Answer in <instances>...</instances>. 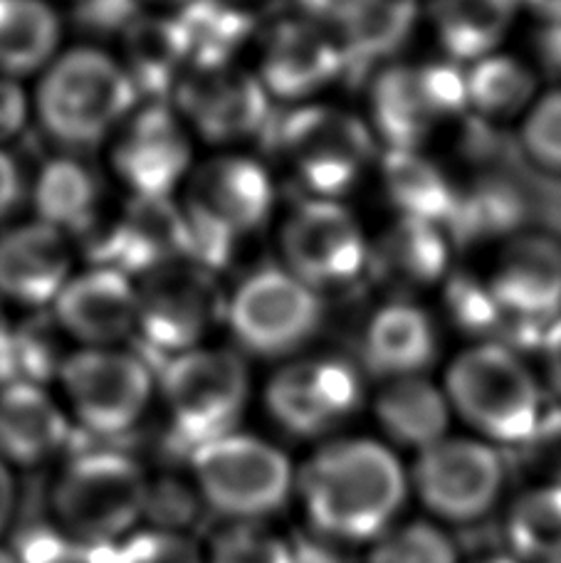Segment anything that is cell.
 Segmentation results:
<instances>
[{
  "label": "cell",
  "mask_w": 561,
  "mask_h": 563,
  "mask_svg": "<svg viewBox=\"0 0 561 563\" xmlns=\"http://www.w3.org/2000/svg\"><path fill=\"white\" fill-rule=\"evenodd\" d=\"M69 267L67 238L40 220L0 233V297L43 307L63 291Z\"/></svg>",
  "instance_id": "7402d4cb"
},
{
  "label": "cell",
  "mask_w": 561,
  "mask_h": 563,
  "mask_svg": "<svg viewBox=\"0 0 561 563\" xmlns=\"http://www.w3.org/2000/svg\"><path fill=\"white\" fill-rule=\"evenodd\" d=\"M448 309L460 327L485 341L505 339V317L487 282L453 277L448 285Z\"/></svg>",
  "instance_id": "74e56055"
},
{
  "label": "cell",
  "mask_w": 561,
  "mask_h": 563,
  "mask_svg": "<svg viewBox=\"0 0 561 563\" xmlns=\"http://www.w3.org/2000/svg\"><path fill=\"white\" fill-rule=\"evenodd\" d=\"M283 255L289 273L319 291L356 282L372 250L352 210L332 198H309L285 220Z\"/></svg>",
  "instance_id": "9a60e30c"
},
{
  "label": "cell",
  "mask_w": 561,
  "mask_h": 563,
  "mask_svg": "<svg viewBox=\"0 0 561 563\" xmlns=\"http://www.w3.org/2000/svg\"><path fill=\"white\" fill-rule=\"evenodd\" d=\"M378 0H295L302 18L322 27L346 30L362 20Z\"/></svg>",
  "instance_id": "bcb514c9"
},
{
  "label": "cell",
  "mask_w": 561,
  "mask_h": 563,
  "mask_svg": "<svg viewBox=\"0 0 561 563\" xmlns=\"http://www.w3.org/2000/svg\"><path fill=\"white\" fill-rule=\"evenodd\" d=\"M376 420L391 442L424 452L448 438L450 404L446 390L426 376L386 380L376 396Z\"/></svg>",
  "instance_id": "484cf974"
},
{
  "label": "cell",
  "mask_w": 561,
  "mask_h": 563,
  "mask_svg": "<svg viewBox=\"0 0 561 563\" xmlns=\"http://www.w3.org/2000/svg\"><path fill=\"white\" fill-rule=\"evenodd\" d=\"M381 174L388 200L400 210V218L436 225L453 218L460 196L458 188L450 184L443 168L418 148H388Z\"/></svg>",
  "instance_id": "f546056e"
},
{
  "label": "cell",
  "mask_w": 561,
  "mask_h": 563,
  "mask_svg": "<svg viewBox=\"0 0 561 563\" xmlns=\"http://www.w3.org/2000/svg\"><path fill=\"white\" fill-rule=\"evenodd\" d=\"M517 8V0H430L428 18L450 63L475 65L503 45Z\"/></svg>",
  "instance_id": "4316f807"
},
{
  "label": "cell",
  "mask_w": 561,
  "mask_h": 563,
  "mask_svg": "<svg viewBox=\"0 0 561 563\" xmlns=\"http://www.w3.org/2000/svg\"><path fill=\"white\" fill-rule=\"evenodd\" d=\"M208 563H293V544L255 521H235L213 539Z\"/></svg>",
  "instance_id": "f35d334b"
},
{
  "label": "cell",
  "mask_w": 561,
  "mask_h": 563,
  "mask_svg": "<svg viewBox=\"0 0 561 563\" xmlns=\"http://www.w3.org/2000/svg\"><path fill=\"white\" fill-rule=\"evenodd\" d=\"M468 107L495 122L529 112L535 104L537 79L525 63L507 55H490L465 73Z\"/></svg>",
  "instance_id": "836d02e7"
},
{
  "label": "cell",
  "mask_w": 561,
  "mask_h": 563,
  "mask_svg": "<svg viewBox=\"0 0 561 563\" xmlns=\"http://www.w3.org/2000/svg\"><path fill=\"white\" fill-rule=\"evenodd\" d=\"M275 151L309 196L337 200L374 164L376 136L344 109L305 104L277 122Z\"/></svg>",
  "instance_id": "8992f818"
},
{
  "label": "cell",
  "mask_w": 561,
  "mask_h": 563,
  "mask_svg": "<svg viewBox=\"0 0 561 563\" xmlns=\"http://www.w3.org/2000/svg\"><path fill=\"white\" fill-rule=\"evenodd\" d=\"M20 563H112V547H87L63 531L33 527L20 537Z\"/></svg>",
  "instance_id": "7bdbcfd3"
},
{
  "label": "cell",
  "mask_w": 561,
  "mask_h": 563,
  "mask_svg": "<svg viewBox=\"0 0 561 563\" xmlns=\"http://www.w3.org/2000/svg\"><path fill=\"white\" fill-rule=\"evenodd\" d=\"M505 541L522 563H561V485L522 492L507 511Z\"/></svg>",
  "instance_id": "d6a6232c"
},
{
  "label": "cell",
  "mask_w": 561,
  "mask_h": 563,
  "mask_svg": "<svg viewBox=\"0 0 561 563\" xmlns=\"http://www.w3.org/2000/svg\"><path fill=\"white\" fill-rule=\"evenodd\" d=\"M148 479L117 450L79 452L59 472L53 489L57 527L87 547H117L144 517Z\"/></svg>",
  "instance_id": "5b68a950"
},
{
  "label": "cell",
  "mask_w": 561,
  "mask_h": 563,
  "mask_svg": "<svg viewBox=\"0 0 561 563\" xmlns=\"http://www.w3.org/2000/svg\"><path fill=\"white\" fill-rule=\"evenodd\" d=\"M0 563H20V559L13 554V551L0 549Z\"/></svg>",
  "instance_id": "680465c9"
},
{
  "label": "cell",
  "mask_w": 561,
  "mask_h": 563,
  "mask_svg": "<svg viewBox=\"0 0 561 563\" xmlns=\"http://www.w3.org/2000/svg\"><path fill=\"white\" fill-rule=\"evenodd\" d=\"M127 75L136 95L162 102L188 73V53L176 18L136 15L124 30Z\"/></svg>",
  "instance_id": "83f0119b"
},
{
  "label": "cell",
  "mask_w": 561,
  "mask_h": 563,
  "mask_svg": "<svg viewBox=\"0 0 561 563\" xmlns=\"http://www.w3.org/2000/svg\"><path fill=\"white\" fill-rule=\"evenodd\" d=\"M539 49H542L547 67L561 75V20H557V23H547L542 40H539Z\"/></svg>",
  "instance_id": "f5cc1de1"
},
{
  "label": "cell",
  "mask_w": 561,
  "mask_h": 563,
  "mask_svg": "<svg viewBox=\"0 0 561 563\" xmlns=\"http://www.w3.org/2000/svg\"><path fill=\"white\" fill-rule=\"evenodd\" d=\"M378 277L398 291H418L446 275L448 243L436 223L414 218H398L396 225L378 240L374 255Z\"/></svg>",
  "instance_id": "f1b7e54d"
},
{
  "label": "cell",
  "mask_w": 561,
  "mask_h": 563,
  "mask_svg": "<svg viewBox=\"0 0 561 563\" xmlns=\"http://www.w3.org/2000/svg\"><path fill=\"white\" fill-rule=\"evenodd\" d=\"M410 485L436 519L473 525L503 497L507 470L495 445L480 438H443L418 452Z\"/></svg>",
  "instance_id": "7c38bea8"
},
{
  "label": "cell",
  "mask_w": 561,
  "mask_h": 563,
  "mask_svg": "<svg viewBox=\"0 0 561 563\" xmlns=\"http://www.w3.org/2000/svg\"><path fill=\"white\" fill-rule=\"evenodd\" d=\"M136 89L102 49L77 47L47 67L37 87V117L65 148H92L132 112Z\"/></svg>",
  "instance_id": "3957f363"
},
{
  "label": "cell",
  "mask_w": 561,
  "mask_h": 563,
  "mask_svg": "<svg viewBox=\"0 0 561 563\" xmlns=\"http://www.w3.org/2000/svg\"><path fill=\"white\" fill-rule=\"evenodd\" d=\"M13 509H15V485L6 467V462L0 460V534H3L6 527L10 525V519H13Z\"/></svg>",
  "instance_id": "db71d44e"
},
{
  "label": "cell",
  "mask_w": 561,
  "mask_h": 563,
  "mask_svg": "<svg viewBox=\"0 0 561 563\" xmlns=\"http://www.w3.org/2000/svg\"><path fill=\"white\" fill-rule=\"evenodd\" d=\"M198 489L182 485V479H156L148 482L144 517L152 519L154 529L184 531L198 517Z\"/></svg>",
  "instance_id": "ee69618b"
},
{
  "label": "cell",
  "mask_w": 561,
  "mask_h": 563,
  "mask_svg": "<svg viewBox=\"0 0 561 563\" xmlns=\"http://www.w3.org/2000/svg\"><path fill=\"white\" fill-rule=\"evenodd\" d=\"M519 141L537 168L561 174V87L535 99L525 114Z\"/></svg>",
  "instance_id": "ab89813d"
},
{
  "label": "cell",
  "mask_w": 561,
  "mask_h": 563,
  "mask_svg": "<svg viewBox=\"0 0 561 563\" xmlns=\"http://www.w3.org/2000/svg\"><path fill=\"white\" fill-rule=\"evenodd\" d=\"M364 366L384 380L424 376L438 354L433 319L414 301H388L364 331Z\"/></svg>",
  "instance_id": "603a6c76"
},
{
  "label": "cell",
  "mask_w": 561,
  "mask_h": 563,
  "mask_svg": "<svg viewBox=\"0 0 561 563\" xmlns=\"http://www.w3.org/2000/svg\"><path fill=\"white\" fill-rule=\"evenodd\" d=\"M20 198V176L15 161L6 151H0V220L15 208Z\"/></svg>",
  "instance_id": "f907efd6"
},
{
  "label": "cell",
  "mask_w": 561,
  "mask_h": 563,
  "mask_svg": "<svg viewBox=\"0 0 561 563\" xmlns=\"http://www.w3.org/2000/svg\"><path fill=\"white\" fill-rule=\"evenodd\" d=\"M366 563H458V551L443 529L410 521L381 537Z\"/></svg>",
  "instance_id": "8d00e7d4"
},
{
  "label": "cell",
  "mask_w": 561,
  "mask_h": 563,
  "mask_svg": "<svg viewBox=\"0 0 561 563\" xmlns=\"http://www.w3.org/2000/svg\"><path fill=\"white\" fill-rule=\"evenodd\" d=\"M194 148L184 124L164 102H152L129 119L112 148L119 180L134 196H168L190 168Z\"/></svg>",
  "instance_id": "d6986e66"
},
{
  "label": "cell",
  "mask_w": 561,
  "mask_h": 563,
  "mask_svg": "<svg viewBox=\"0 0 561 563\" xmlns=\"http://www.w3.org/2000/svg\"><path fill=\"white\" fill-rule=\"evenodd\" d=\"M517 220V200L499 186L480 188L470 196H458V206L448 223H458L465 238L499 235Z\"/></svg>",
  "instance_id": "60d3db41"
},
{
  "label": "cell",
  "mask_w": 561,
  "mask_h": 563,
  "mask_svg": "<svg viewBox=\"0 0 561 563\" xmlns=\"http://www.w3.org/2000/svg\"><path fill=\"white\" fill-rule=\"evenodd\" d=\"M65 358L57 354V339L45 321L10 329L0 344V384H33L40 386L53 374H59Z\"/></svg>",
  "instance_id": "d590c367"
},
{
  "label": "cell",
  "mask_w": 561,
  "mask_h": 563,
  "mask_svg": "<svg viewBox=\"0 0 561 563\" xmlns=\"http://www.w3.org/2000/svg\"><path fill=\"white\" fill-rule=\"evenodd\" d=\"M162 394L174 442L194 455L233 432L250 398V371L235 351L194 349L166 361Z\"/></svg>",
  "instance_id": "52a82bcc"
},
{
  "label": "cell",
  "mask_w": 561,
  "mask_h": 563,
  "mask_svg": "<svg viewBox=\"0 0 561 563\" xmlns=\"http://www.w3.org/2000/svg\"><path fill=\"white\" fill-rule=\"evenodd\" d=\"M322 314V301L312 287L289 269L263 267L230 297L226 321L248 354L283 358L317 334Z\"/></svg>",
  "instance_id": "30bf717a"
},
{
  "label": "cell",
  "mask_w": 561,
  "mask_h": 563,
  "mask_svg": "<svg viewBox=\"0 0 561 563\" xmlns=\"http://www.w3.org/2000/svg\"><path fill=\"white\" fill-rule=\"evenodd\" d=\"M8 331H10V324H8V319L3 314V307H0V344H3V339L8 336Z\"/></svg>",
  "instance_id": "6f0895ef"
},
{
  "label": "cell",
  "mask_w": 561,
  "mask_h": 563,
  "mask_svg": "<svg viewBox=\"0 0 561 563\" xmlns=\"http://www.w3.org/2000/svg\"><path fill=\"white\" fill-rule=\"evenodd\" d=\"M539 351H542V358H544L549 386H552L554 394L561 398V317L547 329L542 344H539Z\"/></svg>",
  "instance_id": "681fc988"
},
{
  "label": "cell",
  "mask_w": 561,
  "mask_h": 563,
  "mask_svg": "<svg viewBox=\"0 0 561 563\" xmlns=\"http://www.w3.org/2000/svg\"><path fill=\"white\" fill-rule=\"evenodd\" d=\"M293 563H342V559L319 541H295Z\"/></svg>",
  "instance_id": "816d5d0a"
},
{
  "label": "cell",
  "mask_w": 561,
  "mask_h": 563,
  "mask_svg": "<svg viewBox=\"0 0 561 563\" xmlns=\"http://www.w3.org/2000/svg\"><path fill=\"white\" fill-rule=\"evenodd\" d=\"M59 45V18L45 0H0V73L43 69Z\"/></svg>",
  "instance_id": "1f68e13d"
},
{
  "label": "cell",
  "mask_w": 561,
  "mask_h": 563,
  "mask_svg": "<svg viewBox=\"0 0 561 563\" xmlns=\"http://www.w3.org/2000/svg\"><path fill=\"white\" fill-rule=\"evenodd\" d=\"M188 253L186 216L168 196H134L114 223L99 230L92 240L97 267H112L127 277H146Z\"/></svg>",
  "instance_id": "ac0fdd59"
},
{
  "label": "cell",
  "mask_w": 561,
  "mask_h": 563,
  "mask_svg": "<svg viewBox=\"0 0 561 563\" xmlns=\"http://www.w3.org/2000/svg\"><path fill=\"white\" fill-rule=\"evenodd\" d=\"M275 188L263 164L248 156H216L188 176L184 216L190 235L188 257L216 269L238 240L265 225Z\"/></svg>",
  "instance_id": "277c9868"
},
{
  "label": "cell",
  "mask_w": 561,
  "mask_h": 563,
  "mask_svg": "<svg viewBox=\"0 0 561 563\" xmlns=\"http://www.w3.org/2000/svg\"><path fill=\"white\" fill-rule=\"evenodd\" d=\"M522 450L529 470L539 479L537 485H561V406L544 410L542 420Z\"/></svg>",
  "instance_id": "f6af8a7d"
},
{
  "label": "cell",
  "mask_w": 561,
  "mask_h": 563,
  "mask_svg": "<svg viewBox=\"0 0 561 563\" xmlns=\"http://www.w3.org/2000/svg\"><path fill=\"white\" fill-rule=\"evenodd\" d=\"M517 3L535 10V13L542 15L547 23H557V20H561V0H517Z\"/></svg>",
  "instance_id": "11a10c76"
},
{
  "label": "cell",
  "mask_w": 561,
  "mask_h": 563,
  "mask_svg": "<svg viewBox=\"0 0 561 563\" xmlns=\"http://www.w3.org/2000/svg\"><path fill=\"white\" fill-rule=\"evenodd\" d=\"M372 126L388 148H418L438 126L468 109L465 73L455 63H398L372 89Z\"/></svg>",
  "instance_id": "9c48e42d"
},
{
  "label": "cell",
  "mask_w": 561,
  "mask_h": 563,
  "mask_svg": "<svg viewBox=\"0 0 561 563\" xmlns=\"http://www.w3.org/2000/svg\"><path fill=\"white\" fill-rule=\"evenodd\" d=\"M136 18L132 0H85L82 23L97 30L127 27Z\"/></svg>",
  "instance_id": "c3c4849f"
},
{
  "label": "cell",
  "mask_w": 561,
  "mask_h": 563,
  "mask_svg": "<svg viewBox=\"0 0 561 563\" xmlns=\"http://www.w3.org/2000/svg\"><path fill=\"white\" fill-rule=\"evenodd\" d=\"M102 203V180L77 158L47 161L35 180V210L40 223L50 225L65 238L97 233Z\"/></svg>",
  "instance_id": "d4e9b609"
},
{
  "label": "cell",
  "mask_w": 561,
  "mask_h": 563,
  "mask_svg": "<svg viewBox=\"0 0 561 563\" xmlns=\"http://www.w3.org/2000/svg\"><path fill=\"white\" fill-rule=\"evenodd\" d=\"M174 97L196 132L213 144L245 141L270 122L267 89L257 75L235 65L188 69Z\"/></svg>",
  "instance_id": "e0dca14e"
},
{
  "label": "cell",
  "mask_w": 561,
  "mask_h": 563,
  "mask_svg": "<svg viewBox=\"0 0 561 563\" xmlns=\"http://www.w3.org/2000/svg\"><path fill=\"white\" fill-rule=\"evenodd\" d=\"M112 563H206L184 531L146 529L112 547Z\"/></svg>",
  "instance_id": "b9f144b4"
},
{
  "label": "cell",
  "mask_w": 561,
  "mask_h": 563,
  "mask_svg": "<svg viewBox=\"0 0 561 563\" xmlns=\"http://www.w3.org/2000/svg\"><path fill=\"white\" fill-rule=\"evenodd\" d=\"M297 487L319 534L329 541L364 544L394 529L410 477L384 442L344 438L327 442L305 462Z\"/></svg>",
  "instance_id": "6da1fadb"
},
{
  "label": "cell",
  "mask_w": 561,
  "mask_h": 563,
  "mask_svg": "<svg viewBox=\"0 0 561 563\" xmlns=\"http://www.w3.org/2000/svg\"><path fill=\"white\" fill-rule=\"evenodd\" d=\"M505 317V339L539 349L561 317V243L544 233L515 235L487 279Z\"/></svg>",
  "instance_id": "5bb4252c"
},
{
  "label": "cell",
  "mask_w": 561,
  "mask_h": 563,
  "mask_svg": "<svg viewBox=\"0 0 561 563\" xmlns=\"http://www.w3.org/2000/svg\"><path fill=\"white\" fill-rule=\"evenodd\" d=\"M139 289L112 267H95L67 282L55 299L57 327L89 349H107L136 329Z\"/></svg>",
  "instance_id": "44dd1931"
},
{
  "label": "cell",
  "mask_w": 561,
  "mask_h": 563,
  "mask_svg": "<svg viewBox=\"0 0 561 563\" xmlns=\"http://www.w3.org/2000/svg\"><path fill=\"white\" fill-rule=\"evenodd\" d=\"M450 410L490 445L522 448L544 416L542 390L513 346L480 341L446 371Z\"/></svg>",
  "instance_id": "7a4b0ae2"
},
{
  "label": "cell",
  "mask_w": 561,
  "mask_h": 563,
  "mask_svg": "<svg viewBox=\"0 0 561 563\" xmlns=\"http://www.w3.org/2000/svg\"><path fill=\"white\" fill-rule=\"evenodd\" d=\"M226 311L213 269L184 257L144 277L136 329L156 356L172 361L194 351L218 321H226Z\"/></svg>",
  "instance_id": "8fae6325"
},
{
  "label": "cell",
  "mask_w": 561,
  "mask_h": 563,
  "mask_svg": "<svg viewBox=\"0 0 561 563\" xmlns=\"http://www.w3.org/2000/svg\"><path fill=\"white\" fill-rule=\"evenodd\" d=\"M73 430L43 388L13 384L0 388V460L35 467L63 450Z\"/></svg>",
  "instance_id": "cb8c5ba5"
},
{
  "label": "cell",
  "mask_w": 561,
  "mask_h": 563,
  "mask_svg": "<svg viewBox=\"0 0 561 563\" xmlns=\"http://www.w3.org/2000/svg\"><path fill=\"white\" fill-rule=\"evenodd\" d=\"M364 400L354 364L337 356H309L287 364L270 378L265 406L295 438H322L352 418Z\"/></svg>",
  "instance_id": "2e32d148"
},
{
  "label": "cell",
  "mask_w": 561,
  "mask_h": 563,
  "mask_svg": "<svg viewBox=\"0 0 561 563\" xmlns=\"http://www.w3.org/2000/svg\"><path fill=\"white\" fill-rule=\"evenodd\" d=\"M59 380L77 420L97 438L132 430L146 413L154 388L144 358L114 349H82L65 356Z\"/></svg>",
  "instance_id": "4fadbf2b"
},
{
  "label": "cell",
  "mask_w": 561,
  "mask_h": 563,
  "mask_svg": "<svg viewBox=\"0 0 561 563\" xmlns=\"http://www.w3.org/2000/svg\"><path fill=\"white\" fill-rule=\"evenodd\" d=\"M28 122L25 92L13 79H0V144L15 139Z\"/></svg>",
  "instance_id": "7dc6e473"
},
{
  "label": "cell",
  "mask_w": 561,
  "mask_h": 563,
  "mask_svg": "<svg viewBox=\"0 0 561 563\" xmlns=\"http://www.w3.org/2000/svg\"><path fill=\"white\" fill-rule=\"evenodd\" d=\"M475 563H522V561H517L515 556L505 554V556H487V559H480V561H475Z\"/></svg>",
  "instance_id": "9f6ffc18"
},
{
  "label": "cell",
  "mask_w": 561,
  "mask_h": 563,
  "mask_svg": "<svg viewBox=\"0 0 561 563\" xmlns=\"http://www.w3.org/2000/svg\"><path fill=\"white\" fill-rule=\"evenodd\" d=\"M154 3H168V5H186L188 0H154Z\"/></svg>",
  "instance_id": "91938a15"
},
{
  "label": "cell",
  "mask_w": 561,
  "mask_h": 563,
  "mask_svg": "<svg viewBox=\"0 0 561 563\" xmlns=\"http://www.w3.org/2000/svg\"><path fill=\"white\" fill-rule=\"evenodd\" d=\"M190 462L200 499L226 519L255 521L275 515L293 492L287 455L255 435L230 432L200 445Z\"/></svg>",
  "instance_id": "ba28073f"
},
{
  "label": "cell",
  "mask_w": 561,
  "mask_h": 563,
  "mask_svg": "<svg viewBox=\"0 0 561 563\" xmlns=\"http://www.w3.org/2000/svg\"><path fill=\"white\" fill-rule=\"evenodd\" d=\"M416 23L414 0H378L354 25L342 30L344 73H364L404 47Z\"/></svg>",
  "instance_id": "e575fe53"
},
{
  "label": "cell",
  "mask_w": 561,
  "mask_h": 563,
  "mask_svg": "<svg viewBox=\"0 0 561 563\" xmlns=\"http://www.w3.org/2000/svg\"><path fill=\"white\" fill-rule=\"evenodd\" d=\"M344 73L342 45L307 18L279 20L265 37L260 82L283 102H302Z\"/></svg>",
  "instance_id": "ffe728a7"
},
{
  "label": "cell",
  "mask_w": 561,
  "mask_h": 563,
  "mask_svg": "<svg viewBox=\"0 0 561 563\" xmlns=\"http://www.w3.org/2000/svg\"><path fill=\"white\" fill-rule=\"evenodd\" d=\"M188 53V69L233 65L255 20L233 0H188L176 15Z\"/></svg>",
  "instance_id": "4dcf8cb0"
}]
</instances>
